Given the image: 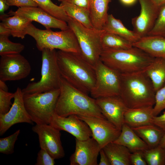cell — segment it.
Returning a JSON list of instances; mask_svg holds the SVG:
<instances>
[{"mask_svg": "<svg viewBox=\"0 0 165 165\" xmlns=\"http://www.w3.org/2000/svg\"><path fill=\"white\" fill-rule=\"evenodd\" d=\"M131 128L149 148L159 145L165 134L164 130L153 124Z\"/></svg>", "mask_w": 165, "mask_h": 165, "instance_id": "23", "label": "cell"}, {"mask_svg": "<svg viewBox=\"0 0 165 165\" xmlns=\"http://www.w3.org/2000/svg\"><path fill=\"white\" fill-rule=\"evenodd\" d=\"M5 82L0 80V89L8 91V88Z\"/></svg>", "mask_w": 165, "mask_h": 165, "instance_id": "47", "label": "cell"}, {"mask_svg": "<svg viewBox=\"0 0 165 165\" xmlns=\"http://www.w3.org/2000/svg\"><path fill=\"white\" fill-rule=\"evenodd\" d=\"M112 0H90L89 11L94 28L103 30L108 18V5Z\"/></svg>", "mask_w": 165, "mask_h": 165, "instance_id": "22", "label": "cell"}, {"mask_svg": "<svg viewBox=\"0 0 165 165\" xmlns=\"http://www.w3.org/2000/svg\"><path fill=\"white\" fill-rule=\"evenodd\" d=\"M101 148L91 137L84 140L75 138V148L70 157L71 165H97V157Z\"/></svg>", "mask_w": 165, "mask_h": 165, "instance_id": "15", "label": "cell"}, {"mask_svg": "<svg viewBox=\"0 0 165 165\" xmlns=\"http://www.w3.org/2000/svg\"><path fill=\"white\" fill-rule=\"evenodd\" d=\"M153 106L136 108H128L124 115V123L131 128L152 124L154 116Z\"/></svg>", "mask_w": 165, "mask_h": 165, "instance_id": "19", "label": "cell"}, {"mask_svg": "<svg viewBox=\"0 0 165 165\" xmlns=\"http://www.w3.org/2000/svg\"><path fill=\"white\" fill-rule=\"evenodd\" d=\"M14 95V93L0 89V115L5 114L9 111L12 105L11 100Z\"/></svg>", "mask_w": 165, "mask_h": 165, "instance_id": "36", "label": "cell"}, {"mask_svg": "<svg viewBox=\"0 0 165 165\" xmlns=\"http://www.w3.org/2000/svg\"><path fill=\"white\" fill-rule=\"evenodd\" d=\"M50 124L60 130L69 133L79 140H86L92 137L89 126L75 115L63 117L55 114Z\"/></svg>", "mask_w": 165, "mask_h": 165, "instance_id": "16", "label": "cell"}, {"mask_svg": "<svg viewBox=\"0 0 165 165\" xmlns=\"http://www.w3.org/2000/svg\"><path fill=\"white\" fill-rule=\"evenodd\" d=\"M108 158L111 165H130L131 152L125 146L114 142L102 148Z\"/></svg>", "mask_w": 165, "mask_h": 165, "instance_id": "24", "label": "cell"}, {"mask_svg": "<svg viewBox=\"0 0 165 165\" xmlns=\"http://www.w3.org/2000/svg\"><path fill=\"white\" fill-rule=\"evenodd\" d=\"M41 52L40 79L29 83L21 90L23 94L43 93L60 88L61 76L57 63V51L44 49Z\"/></svg>", "mask_w": 165, "mask_h": 165, "instance_id": "7", "label": "cell"}, {"mask_svg": "<svg viewBox=\"0 0 165 165\" xmlns=\"http://www.w3.org/2000/svg\"><path fill=\"white\" fill-rule=\"evenodd\" d=\"M101 41L103 50L127 49L133 46L132 43L127 39L104 30L101 35Z\"/></svg>", "mask_w": 165, "mask_h": 165, "instance_id": "29", "label": "cell"}, {"mask_svg": "<svg viewBox=\"0 0 165 165\" xmlns=\"http://www.w3.org/2000/svg\"><path fill=\"white\" fill-rule=\"evenodd\" d=\"M121 2L125 5L129 6L134 4L136 0H120Z\"/></svg>", "mask_w": 165, "mask_h": 165, "instance_id": "46", "label": "cell"}, {"mask_svg": "<svg viewBox=\"0 0 165 165\" xmlns=\"http://www.w3.org/2000/svg\"><path fill=\"white\" fill-rule=\"evenodd\" d=\"M153 57L165 58V37L147 35L133 44Z\"/></svg>", "mask_w": 165, "mask_h": 165, "instance_id": "20", "label": "cell"}, {"mask_svg": "<svg viewBox=\"0 0 165 165\" xmlns=\"http://www.w3.org/2000/svg\"><path fill=\"white\" fill-rule=\"evenodd\" d=\"M55 159L45 150L41 148L38 153L35 165H54Z\"/></svg>", "mask_w": 165, "mask_h": 165, "instance_id": "37", "label": "cell"}, {"mask_svg": "<svg viewBox=\"0 0 165 165\" xmlns=\"http://www.w3.org/2000/svg\"><path fill=\"white\" fill-rule=\"evenodd\" d=\"M63 1L89 10L90 0H65Z\"/></svg>", "mask_w": 165, "mask_h": 165, "instance_id": "41", "label": "cell"}, {"mask_svg": "<svg viewBox=\"0 0 165 165\" xmlns=\"http://www.w3.org/2000/svg\"><path fill=\"white\" fill-rule=\"evenodd\" d=\"M130 161L131 165H147L143 156L142 151H138L131 153L130 156Z\"/></svg>", "mask_w": 165, "mask_h": 165, "instance_id": "38", "label": "cell"}, {"mask_svg": "<svg viewBox=\"0 0 165 165\" xmlns=\"http://www.w3.org/2000/svg\"><path fill=\"white\" fill-rule=\"evenodd\" d=\"M60 89L55 109L57 115L63 117L75 115L106 118L95 99L75 88L62 77Z\"/></svg>", "mask_w": 165, "mask_h": 165, "instance_id": "3", "label": "cell"}, {"mask_svg": "<svg viewBox=\"0 0 165 165\" xmlns=\"http://www.w3.org/2000/svg\"><path fill=\"white\" fill-rule=\"evenodd\" d=\"M14 101L7 113L0 115V135H2L12 126L20 123L33 124L25 108L21 90L17 88L14 93Z\"/></svg>", "mask_w": 165, "mask_h": 165, "instance_id": "13", "label": "cell"}, {"mask_svg": "<svg viewBox=\"0 0 165 165\" xmlns=\"http://www.w3.org/2000/svg\"><path fill=\"white\" fill-rule=\"evenodd\" d=\"M60 89L38 93L23 94L26 109L36 124H50L55 114Z\"/></svg>", "mask_w": 165, "mask_h": 165, "instance_id": "6", "label": "cell"}, {"mask_svg": "<svg viewBox=\"0 0 165 165\" xmlns=\"http://www.w3.org/2000/svg\"><path fill=\"white\" fill-rule=\"evenodd\" d=\"M9 6L7 0H0V13L1 14H4V12L9 9Z\"/></svg>", "mask_w": 165, "mask_h": 165, "instance_id": "44", "label": "cell"}, {"mask_svg": "<svg viewBox=\"0 0 165 165\" xmlns=\"http://www.w3.org/2000/svg\"><path fill=\"white\" fill-rule=\"evenodd\" d=\"M57 61L61 77L72 86L89 95L96 82L94 68L81 53L58 50Z\"/></svg>", "mask_w": 165, "mask_h": 165, "instance_id": "1", "label": "cell"}, {"mask_svg": "<svg viewBox=\"0 0 165 165\" xmlns=\"http://www.w3.org/2000/svg\"><path fill=\"white\" fill-rule=\"evenodd\" d=\"M67 23L76 37L82 56L94 68L103 50L101 37L103 30L87 28L70 17Z\"/></svg>", "mask_w": 165, "mask_h": 165, "instance_id": "8", "label": "cell"}, {"mask_svg": "<svg viewBox=\"0 0 165 165\" xmlns=\"http://www.w3.org/2000/svg\"><path fill=\"white\" fill-rule=\"evenodd\" d=\"M32 130L38 135L41 148L46 150L55 160L64 157L60 130L50 124H36Z\"/></svg>", "mask_w": 165, "mask_h": 165, "instance_id": "12", "label": "cell"}, {"mask_svg": "<svg viewBox=\"0 0 165 165\" xmlns=\"http://www.w3.org/2000/svg\"><path fill=\"white\" fill-rule=\"evenodd\" d=\"M77 116L89 126L92 137L97 141L101 149L109 143L114 142L121 133V130L106 118L91 116Z\"/></svg>", "mask_w": 165, "mask_h": 165, "instance_id": "11", "label": "cell"}, {"mask_svg": "<svg viewBox=\"0 0 165 165\" xmlns=\"http://www.w3.org/2000/svg\"><path fill=\"white\" fill-rule=\"evenodd\" d=\"M8 13L10 16L16 15L38 22L46 29L53 28L63 30L69 28L66 22L53 16L38 7H20L16 11H10Z\"/></svg>", "mask_w": 165, "mask_h": 165, "instance_id": "17", "label": "cell"}, {"mask_svg": "<svg viewBox=\"0 0 165 165\" xmlns=\"http://www.w3.org/2000/svg\"><path fill=\"white\" fill-rule=\"evenodd\" d=\"M114 142L125 146L131 153L138 151H143L149 148L131 127L125 123L122 127L119 136Z\"/></svg>", "mask_w": 165, "mask_h": 165, "instance_id": "21", "label": "cell"}, {"mask_svg": "<svg viewBox=\"0 0 165 165\" xmlns=\"http://www.w3.org/2000/svg\"><path fill=\"white\" fill-rule=\"evenodd\" d=\"M159 145L162 147L165 148V134L160 142Z\"/></svg>", "mask_w": 165, "mask_h": 165, "instance_id": "48", "label": "cell"}, {"mask_svg": "<svg viewBox=\"0 0 165 165\" xmlns=\"http://www.w3.org/2000/svg\"><path fill=\"white\" fill-rule=\"evenodd\" d=\"M11 35L9 29L2 22L0 23V35L9 37Z\"/></svg>", "mask_w": 165, "mask_h": 165, "instance_id": "43", "label": "cell"}, {"mask_svg": "<svg viewBox=\"0 0 165 165\" xmlns=\"http://www.w3.org/2000/svg\"><path fill=\"white\" fill-rule=\"evenodd\" d=\"M60 6L63 7L67 15L88 28H92L89 10L65 1Z\"/></svg>", "mask_w": 165, "mask_h": 165, "instance_id": "28", "label": "cell"}, {"mask_svg": "<svg viewBox=\"0 0 165 165\" xmlns=\"http://www.w3.org/2000/svg\"><path fill=\"white\" fill-rule=\"evenodd\" d=\"M145 71L156 92L165 83V58L155 57Z\"/></svg>", "mask_w": 165, "mask_h": 165, "instance_id": "27", "label": "cell"}, {"mask_svg": "<svg viewBox=\"0 0 165 165\" xmlns=\"http://www.w3.org/2000/svg\"><path fill=\"white\" fill-rule=\"evenodd\" d=\"M97 104L107 119L121 130L124 115L128 108L119 96L95 99Z\"/></svg>", "mask_w": 165, "mask_h": 165, "instance_id": "18", "label": "cell"}, {"mask_svg": "<svg viewBox=\"0 0 165 165\" xmlns=\"http://www.w3.org/2000/svg\"><path fill=\"white\" fill-rule=\"evenodd\" d=\"M96 82L90 94L95 99L119 96L121 73L104 64L100 59L94 67Z\"/></svg>", "mask_w": 165, "mask_h": 165, "instance_id": "9", "label": "cell"}, {"mask_svg": "<svg viewBox=\"0 0 165 165\" xmlns=\"http://www.w3.org/2000/svg\"><path fill=\"white\" fill-rule=\"evenodd\" d=\"M156 92L145 70L121 73L119 96L127 108L153 106Z\"/></svg>", "mask_w": 165, "mask_h": 165, "instance_id": "2", "label": "cell"}, {"mask_svg": "<svg viewBox=\"0 0 165 165\" xmlns=\"http://www.w3.org/2000/svg\"><path fill=\"white\" fill-rule=\"evenodd\" d=\"M24 49V46L20 43L11 41L9 37L0 35V55L1 56L20 54Z\"/></svg>", "mask_w": 165, "mask_h": 165, "instance_id": "32", "label": "cell"}, {"mask_svg": "<svg viewBox=\"0 0 165 165\" xmlns=\"http://www.w3.org/2000/svg\"><path fill=\"white\" fill-rule=\"evenodd\" d=\"M147 165H165V148L158 145L142 151Z\"/></svg>", "mask_w": 165, "mask_h": 165, "instance_id": "31", "label": "cell"}, {"mask_svg": "<svg viewBox=\"0 0 165 165\" xmlns=\"http://www.w3.org/2000/svg\"><path fill=\"white\" fill-rule=\"evenodd\" d=\"M148 35L165 37V5L160 8L154 25Z\"/></svg>", "mask_w": 165, "mask_h": 165, "instance_id": "34", "label": "cell"}, {"mask_svg": "<svg viewBox=\"0 0 165 165\" xmlns=\"http://www.w3.org/2000/svg\"><path fill=\"white\" fill-rule=\"evenodd\" d=\"M25 31L26 35H30L35 39L37 48L40 51L44 49H57L64 51L81 53L76 37L69 28L60 31H53L51 29H39L31 23Z\"/></svg>", "mask_w": 165, "mask_h": 165, "instance_id": "5", "label": "cell"}, {"mask_svg": "<svg viewBox=\"0 0 165 165\" xmlns=\"http://www.w3.org/2000/svg\"><path fill=\"white\" fill-rule=\"evenodd\" d=\"M165 109V83L163 86L157 90L155 95V104L153 107L154 116H158Z\"/></svg>", "mask_w": 165, "mask_h": 165, "instance_id": "35", "label": "cell"}, {"mask_svg": "<svg viewBox=\"0 0 165 165\" xmlns=\"http://www.w3.org/2000/svg\"><path fill=\"white\" fill-rule=\"evenodd\" d=\"M154 4L157 6L161 8L165 5V0H152Z\"/></svg>", "mask_w": 165, "mask_h": 165, "instance_id": "45", "label": "cell"}, {"mask_svg": "<svg viewBox=\"0 0 165 165\" xmlns=\"http://www.w3.org/2000/svg\"><path fill=\"white\" fill-rule=\"evenodd\" d=\"M152 123L160 127L165 131V109L161 115L154 116Z\"/></svg>", "mask_w": 165, "mask_h": 165, "instance_id": "40", "label": "cell"}, {"mask_svg": "<svg viewBox=\"0 0 165 165\" xmlns=\"http://www.w3.org/2000/svg\"><path fill=\"white\" fill-rule=\"evenodd\" d=\"M103 30L119 36L132 44L138 42L141 38L133 30L127 29L121 20L115 18L112 14H108Z\"/></svg>", "mask_w": 165, "mask_h": 165, "instance_id": "25", "label": "cell"}, {"mask_svg": "<svg viewBox=\"0 0 165 165\" xmlns=\"http://www.w3.org/2000/svg\"><path fill=\"white\" fill-rule=\"evenodd\" d=\"M9 6H14L19 8L25 7H38L33 0H7Z\"/></svg>", "mask_w": 165, "mask_h": 165, "instance_id": "39", "label": "cell"}, {"mask_svg": "<svg viewBox=\"0 0 165 165\" xmlns=\"http://www.w3.org/2000/svg\"><path fill=\"white\" fill-rule=\"evenodd\" d=\"M38 6L53 16L67 22L69 19L63 7L54 3L51 0H33Z\"/></svg>", "mask_w": 165, "mask_h": 165, "instance_id": "30", "label": "cell"}, {"mask_svg": "<svg viewBox=\"0 0 165 165\" xmlns=\"http://www.w3.org/2000/svg\"><path fill=\"white\" fill-rule=\"evenodd\" d=\"M154 58L133 46L127 49L103 50L100 59L106 65L123 74L145 70Z\"/></svg>", "mask_w": 165, "mask_h": 165, "instance_id": "4", "label": "cell"}, {"mask_svg": "<svg viewBox=\"0 0 165 165\" xmlns=\"http://www.w3.org/2000/svg\"><path fill=\"white\" fill-rule=\"evenodd\" d=\"M58 0L59 2H63V1H64L65 0Z\"/></svg>", "mask_w": 165, "mask_h": 165, "instance_id": "49", "label": "cell"}, {"mask_svg": "<svg viewBox=\"0 0 165 165\" xmlns=\"http://www.w3.org/2000/svg\"><path fill=\"white\" fill-rule=\"evenodd\" d=\"M100 160L99 165H111L110 160L103 149L102 148L100 151Z\"/></svg>", "mask_w": 165, "mask_h": 165, "instance_id": "42", "label": "cell"}, {"mask_svg": "<svg viewBox=\"0 0 165 165\" xmlns=\"http://www.w3.org/2000/svg\"><path fill=\"white\" fill-rule=\"evenodd\" d=\"M20 132L18 130L13 134L0 139V153L6 155L13 153L14 145Z\"/></svg>", "mask_w": 165, "mask_h": 165, "instance_id": "33", "label": "cell"}, {"mask_svg": "<svg viewBox=\"0 0 165 165\" xmlns=\"http://www.w3.org/2000/svg\"><path fill=\"white\" fill-rule=\"evenodd\" d=\"M141 6L140 14L132 19L133 31L141 38L147 36L153 28L160 9L152 0H139Z\"/></svg>", "mask_w": 165, "mask_h": 165, "instance_id": "14", "label": "cell"}, {"mask_svg": "<svg viewBox=\"0 0 165 165\" xmlns=\"http://www.w3.org/2000/svg\"><path fill=\"white\" fill-rule=\"evenodd\" d=\"M9 16L5 14L1 15L2 22L9 29L13 37L24 38L26 35L25 30L32 21L16 15Z\"/></svg>", "mask_w": 165, "mask_h": 165, "instance_id": "26", "label": "cell"}, {"mask_svg": "<svg viewBox=\"0 0 165 165\" xmlns=\"http://www.w3.org/2000/svg\"><path fill=\"white\" fill-rule=\"evenodd\" d=\"M1 56L0 80H18L26 78L30 74L31 67L29 62L20 54Z\"/></svg>", "mask_w": 165, "mask_h": 165, "instance_id": "10", "label": "cell"}]
</instances>
